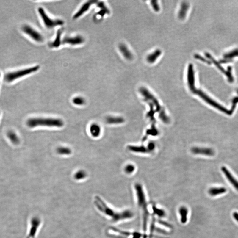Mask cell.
I'll return each mask as SVG.
<instances>
[{
	"mask_svg": "<svg viewBox=\"0 0 238 238\" xmlns=\"http://www.w3.org/2000/svg\"><path fill=\"white\" fill-rule=\"evenodd\" d=\"M87 176V173L84 170H79L75 173L74 178L76 180H81L85 178Z\"/></svg>",
	"mask_w": 238,
	"mask_h": 238,
	"instance_id": "d4e9b609",
	"label": "cell"
},
{
	"mask_svg": "<svg viewBox=\"0 0 238 238\" xmlns=\"http://www.w3.org/2000/svg\"><path fill=\"white\" fill-rule=\"evenodd\" d=\"M221 170L231 184L234 187L236 190L238 191V181L235 178L231 173L225 167H222Z\"/></svg>",
	"mask_w": 238,
	"mask_h": 238,
	"instance_id": "8fae6325",
	"label": "cell"
},
{
	"mask_svg": "<svg viewBox=\"0 0 238 238\" xmlns=\"http://www.w3.org/2000/svg\"><path fill=\"white\" fill-rule=\"evenodd\" d=\"M22 30L25 34L29 36L36 42L40 43L43 41V37L42 35L40 34L38 32L36 31L35 29L33 28L32 26L27 25H24L22 27Z\"/></svg>",
	"mask_w": 238,
	"mask_h": 238,
	"instance_id": "52a82bcc",
	"label": "cell"
},
{
	"mask_svg": "<svg viewBox=\"0 0 238 238\" xmlns=\"http://www.w3.org/2000/svg\"><path fill=\"white\" fill-rule=\"evenodd\" d=\"M191 151L195 154H204L207 156H213L214 154L212 149L201 147H193L191 149Z\"/></svg>",
	"mask_w": 238,
	"mask_h": 238,
	"instance_id": "7c38bea8",
	"label": "cell"
},
{
	"mask_svg": "<svg viewBox=\"0 0 238 238\" xmlns=\"http://www.w3.org/2000/svg\"><path fill=\"white\" fill-rule=\"evenodd\" d=\"M155 147V144L154 143L152 142L149 143L148 144V146H147V148H148V150H149L150 152L151 151H152L154 150Z\"/></svg>",
	"mask_w": 238,
	"mask_h": 238,
	"instance_id": "4dcf8cb0",
	"label": "cell"
},
{
	"mask_svg": "<svg viewBox=\"0 0 238 238\" xmlns=\"http://www.w3.org/2000/svg\"><path fill=\"white\" fill-rule=\"evenodd\" d=\"M26 124L30 128H34L38 126L61 128L64 126V122L60 119L37 118L28 119Z\"/></svg>",
	"mask_w": 238,
	"mask_h": 238,
	"instance_id": "7a4b0ae2",
	"label": "cell"
},
{
	"mask_svg": "<svg viewBox=\"0 0 238 238\" xmlns=\"http://www.w3.org/2000/svg\"><path fill=\"white\" fill-rule=\"evenodd\" d=\"M179 212L181 216V222L183 223H185L187 221L188 210L187 208L182 207L179 209Z\"/></svg>",
	"mask_w": 238,
	"mask_h": 238,
	"instance_id": "ffe728a7",
	"label": "cell"
},
{
	"mask_svg": "<svg viewBox=\"0 0 238 238\" xmlns=\"http://www.w3.org/2000/svg\"><path fill=\"white\" fill-rule=\"evenodd\" d=\"M84 42V39L83 37L78 35L74 37H66L64 38L62 42L63 44L75 46L81 44Z\"/></svg>",
	"mask_w": 238,
	"mask_h": 238,
	"instance_id": "9c48e42d",
	"label": "cell"
},
{
	"mask_svg": "<svg viewBox=\"0 0 238 238\" xmlns=\"http://www.w3.org/2000/svg\"><path fill=\"white\" fill-rule=\"evenodd\" d=\"M94 204L96 208L106 216L110 217L114 221H118L126 218H129L133 216V214L130 211H124L122 213H118L109 207L98 196H96L94 198Z\"/></svg>",
	"mask_w": 238,
	"mask_h": 238,
	"instance_id": "6da1fadb",
	"label": "cell"
},
{
	"mask_svg": "<svg viewBox=\"0 0 238 238\" xmlns=\"http://www.w3.org/2000/svg\"><path fill=\"white\" fill-rule=\"evenodd\" d=\"M90 130L91 135L95 138L98 137L101 132V129L99 125L95 123L90 126Z\"/></svg>",
	"mask_w": 238,
	"mask_h": 238,
	"instance_id": "9a60e30c",
	"label": "cell"
},
{
	"mask_svg": "<svg viewBox=\"0 0 238 238\" xmlns=\"http://www.w3.org/2000/svg\"><path fill=\"white\" fill-rule=\"evenodd\" d=\"M120 50L121 53H122L123 54V55L125 57H126L127 59H131L132 58V54L131 52L128 50L127 48L123 45H121L120 46Z\"/></svg>",
	"mask_w": 238,
	"mask_h": 238,
	"instance_id": "44dd1931",
	"label": "cell"
},
{
	"mask_svg": "<svg viewBox=\"0 0 238 238\" xmlns=\"http://www.w3.org/2000/svg\"><path fill=\"white\" fill-rule=\"evenodd\" d=\"M39 69V66L37 65L18 71L9 72L4 76V80L8 83H11L23 77L34 73Z\"/></svg>",
	"mask_w": 238,
	"mask_h": 238,
	"instance_id": "277c9868",
	"label": "cell"
},
{
	"mask_svg": "<svg viewBox=\"0 0 238 238\" xmlns=\"http://www.w3.org/2000/svg\"><path fill=\"white\" fill-rule=\"evenodd\" d=\"M134 169H135V167L133 165H128L125 167V168H124L125 172L128 174L132 173L134 171Z\"/></svg>",
	"mask_w": 238,
	"mask_h": 238,
	"instance_id": "83f0119b",
	"label": "cell"
},
{
	"mask_svg": "<svg viewBox=\"0 0 238 238\" xmlns=\"http://www.w3.org/2000/svg\"><path fill=\"white\" fill-rule=\"evenodd\" d=\"M151 4L154 10L155 11H159V10H160V7H159L157 1H151Z\"/></svg>",
	"mask_w": 238,
	"mask_h": 238,
	"instance_id": "f1b7e54d",
	"label": "cell"
},
{
	"mask_svg": "<svg viewBox=\"0 0 238 238\" xmlns=\"http://www.w3.org/2000/svg\"><path fill=\"white\" fill-rule=\"evenodd\" d=\"M41 225L40 219L37 217H34L31 220V227L29 233L26 238H35L39 226Z\"/></svg>",
	"mask_w": 238,
	"mask_h": 238,
	"instance_id": "ba28073f",
	"label": "cell"
},
{
	"mask_svg": "<svg viewBox=\"0 0 238 238\" xmlns=\"http://www.w3.org/2000/svg\"><path fill=\"white\" fill-rule=\"evenodd\" d=\"M187 9H188V5L187 3H183L178 13L179 14L178 16L180 19H183L184 18L187 12Z\"/></svg>",
	"mask_w": 238,
	"mask_h": 238,
	"instance_id": "cb8c5ba5",
	"label": "cell"
},
{
	"mask_svg": "<svg viewBox=\"0 0 238 238\" xmlns=\"http://www.w3.org/2000/svg\"><path fill=\"white\" fill-rule=\"evenodd\" d=\"M57 152L58 154L60 155H69L71 153V151L70 148L63 146L57 148Z\"/></svg>",
	"mask_w": 238,
	"mask_h": 238,
	"instance_id": "7402d4cb",
	"label": "cell"
},
{
	"mask_svg": "<svg viewBox=\"0 0 238 238\" xmlns=\"http://www.w3.org/2000/svg\"><path fill=\"white\" fill-rule=\"evenodd\" d=\"M238 55V50L233 51L229 54H227L225 56V57L227 59L228 58H231V57H234V56Z\"/></svg>",
	"mask_w": 238,
	"mask_h": 238,
	"instance_id": "f546056e",
	"label": "cell"
},
{
	"mask_svg": "<svg viewBox=\"0 0 238 238\" xmlns=\"http://www.w3.org/2000/svg\"><path fill=\"white\" fill-rule=\"evenodd\" d=\"M73 103L77 106H82L85 103V100L81 97H76L73 99Z\"/></svg>",
	"mask_w": 238,
	"mask_h": 238,
	"instance_id": "484cf974",
	"label": "cell"
},
{
	"mask_svg": "<svg viewBox=\"0 0 238 238\" xmlns=\"http://www.w3.org/2000/svg\"><path fill=\"white\" fill-rule=\"evenodd\" d=\"M226 191L227 189L225 187H213L209 189L208 193L210 195L215 196L224 194Z\"/></svg>",
	"mask_w": 238,
	"mask_h": 238,
	"instance_id": "5bb4252c",
	"label": "cell"
},
{
	"mask_svg": "<svg viewBox=\"0 0 238 238\" xmlns=\"http://www.w3.org/2000/svg\"><path fill=\"white\" fill-rule=\"evenodd\" d=\"M93 2H94L93 1H89L84 4L83 5H82L81 8L79 9V10L75 14V15L73 16V19H77L79 17L83 15L84 13L86 12L89 9L90 7L92 5Z\"/></svg>",
	"mask_w": 238,
	"mask_h": 238,
	"instance_id": "4fadbf2b",
	"label": "cell"
},
{
	"mask_svg": "<svg viewBox=\"0 0 238 238\" xmlns=\"http://www.w3.org/2000/svg\"><path fill=\"white\" fill-rule=\"evenodd\" d=\"M8 136L10 140L13 143L15 144L19 143V142H20L19 137H18L17 134L15 133L13 131L10 132L8 133Z\"/></svg>",
	"mask_w": 238,
	"mask_h": 238,
	"instance_id": "603a6c76",
	"label": "cell"
},
{
	"mask_svg": "<svg viewBox=\"0 0 238 238\" xmlns=\"http://www.w3.org/2000/svg\"><path fill=\"white\" fill-rule=\"evenodd\" d=\"M161 54V51L160 50H157L149 55L147 57V60L149 63H152L154 62L156 59L160 56Z\"/></svg>",
	"mask_w": 238,
	"mask_h": 238,
	"instance_id": "d6986e66",
	"label": "cell"
},
{
	"mask_svg": "<svg viewBox=\"0 0 238 238\" xmlns=\"http://www.w3.org/2000/svg\"><path fill=\"white\" fill-rule=\"evenodd\" d=\"M106 121L108 124H119L123 123L124 121V120L121 117L109 116L106 118Z\"/></svg>",
	"mask_w": 238,
	"mask_h": 238,
	"instance_id": "2e32d148",
	"label": "cell"
},
{
	"mask_svg": "<svg viewBox=\"0 0 238 238\" xmlns=\"http://www.w3.org/2000/svg\"><path fill=\"white\" fill-rule=\"evenodd\" d=\"M187 82L188 86L191 91H193L195 88V76H194V69L193 65L190 64L188 66L187 71Z\"/></svg>",
	"mask_w": 238,
	"mask_h": 238,
	"instance_id": "30bf717a",
	"label": "cell"
},
{
	"mask_svg": "<svg viewBox=\"0 0 238 238\" xmlns=\"http://www.w3.org/2000/svg\"><path fill=\"white\" fill-rule=\"evenodd\" d=\"M38 13L40 16H41L43 22L45 26L48 29H52L56 26H59L63 25L64 24V21L62 20L59 19H51L46 13L43 9L42 8H39L38 10Z\"/></svg>",
	"mask_w": 238,
	"mask_h": 238,
	"instance_id": "8992f818",
	"label": "cell"
},
{
	"mask_svg": "<svg viewBox=\"0 0 238 238\" xmlns=\"http://www.w3.org/2000/svg\"><path fill=\"white\" fill-rule=\"evenodd\" d=\"M146 133L148 135H156L158 134V131L156 128L155 127L154 125H153L151 128L150 129L148 130L146 132Z\"/></svg>",
	"mask_w": 238,
	"mask_h": 238,
	"instance_id": "4316f807",
	"label": "cell"
},
{
	"mask_svg": "<svg viewBox=\"0 0 238 238\" xmlns=\"http://www.w3.org/2000/svg\"><path fill=\"white\" fill-rule=\"evenodd\" d=\"M128 149L130 151L134 152L143 153L150 152V151L148 150V148H145V147L142 146H137L129 145V146H128Z\"/></svg>",
	"mask_w": 238,
	"mask_h": 238,
	"instance_id": "e0dca14e",
	"label": "cell"
},
{
	"mask_svg": "<svg viewBox=\"0 0 238 238\" xmlns=\"http://www.w3.org/2000/svg\"><path fill=\"white\" fill-rule=\"evenodd\" d=\"M0 78H1V74H0Z\"/></svg>",
	"mask_w": 238,
	"mask_h": 238,
	"instance_id": "d6a6232c",
	"label": "cell"
},
{
	"mask_svg": "<svg viewBox=\"0 0 238 238\" xmlns=\"http://www.w3.org/2000/svg\"><path fill=\"white\" fill-rule=\"evenodd\" d=\"M140 92L145 97V99L146 100L151 101L153 104L156 111L159 112L160 119L165 123H168L170 122V119L167 116L164 109L160 106L159 102L154 96L152 95L148 90L144 87L140 89Z\"/></svg>",
	"mask_w": 238,
	"mask_h": 238,
	"instance_id": "3957f363",
	"label": "cell"
},
{
	"mask_svg": "<svg viewBox=\"0 0 238 238\" xmlns=\"http://www.w3.org/2000/svg\"><path fill=\"white\" fill-rule=\"evenodd\" d=\"M233 218L234 219L238 222V213L237 212H234L232 214Z\"/></svg>",
	"mask_w": 238,
	"mask_h": 238,
	"instance_id": "1f68e13d",
	"label": "cell"
},
{
	"mask_svg": "<svg viewBox=\"0 0 238 238\" xmlns=\"http://www.w3.org/2000/svg\"><path fill=\"white\" fill-rule=\"evenodd\" d=\"M192 92L200 96L202 99L204 100L207 103H208L209 104L211 105L212 107H215L216 109L219 110L220 111L222 112H224V113H226L228 115H231L232 114V112H231V111L228 110L226 108L222 107L221 105H220L219 104L214 101V100L209 98V96L206 95L205 93H203L201 90H197L195 88L193 91H192Z\"/></svg>",
	"mask_w": 238,
	"mask_h": 238,
	"instance_id": "5b68a950",
	"label": "cell"
},
{
	"mask_svg": "<svg viewBox=\"0 0 238 238\" xmlns=\"http://www.w3.org/2000/svg\"><path fill=\"white\" fill-rule=\"evenodd\" d=\"M62 31L58 30L57 34L56 37L54 42L51 43L49 44V46L52 48H57L59 47L61 43V35L62 34Z\"/></svg>",
	"mask_w": 238,
	"mask_h": 238,
	"instance_id": "ac0fdd59",
	"label": "cell"
}]
</instances>
